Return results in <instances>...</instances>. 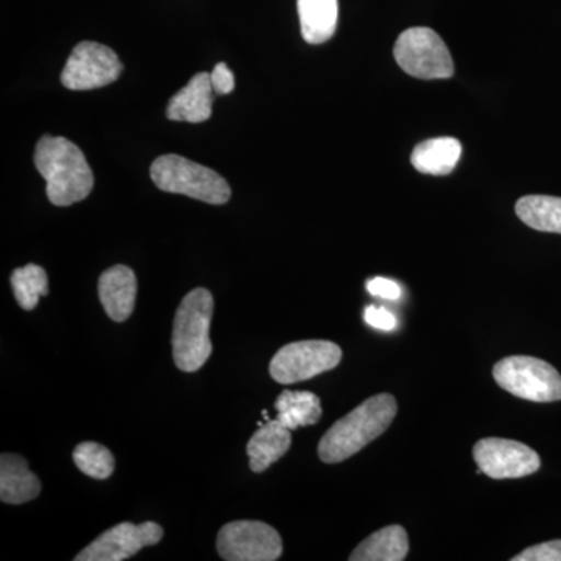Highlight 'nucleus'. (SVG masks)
<instances>
[{"instance_id": "nucleus-23", "label": "nucleus", "mask_w": 561, "mask_h": 561, "mask_svg": "<svg viewBox=\"0 0 561 561\" xmlns=\"http://www.w3.org/2000/svg\"><path fill=\"white\" fill-rule=\"evenodd\" d=\"M512 561H561V540L531 546L519 556L513 557Z\"/></svg>"}, {"instance_id": "nucleus-11", "label": "nucleus", "mask_w": 561, "mask_h": 561, "mask_svg": "<svg viewBox=\"0 0 561 561\" xmlns=\"http://www.w3.org/2000/svg\"><path fill=\"white\" fill-rule=\"evenodd\" d=\"M164 530L158 523H121L103 531L76 557V561H122L131 559L140 549L158 545Z\"/></svg>"}, {"instance_id": "nucleus-13", "label": "nucleus", "mask_w": 561, "mask_h": 561, "mask_svg": "<svg viewBox=\"0 0 561 561\" xmlns=\"http://www.w3.org/2000/svg\"><path fill=\"white\" fill-rule=\"evenodd\" d=\"M214 90L210 73L201 72L192 77L187 87L176 92L168 106V117L175 122L201 124L213 114Z\"/></svg>"}, {"instance_id": "nucleus-2", "label": "nucleus", "mask_w": 561, "mask_h": 561, "mask_svg": "<svg viewBox=\"0 0 561 561\" xmlns=\"http://www.w3.org/2000/svg\"><path fill=\"white\" fill-rule=\"evenodd\" d=\"M397 412V400L390 393H379L362 402L323 435L319 443L321 461L341 463L362 451L389 430Z\"/></svg>"}, {"instance_id": "nucleus-4", "label": "nucleus", "mask_w": 561, "mask_h": 561, "mask_svg": "<svg viewBox=\"0 0 561 561\" xmlns=\"http://www.w3.org/2000/svg\"><path fill=\"white\" fill-rule=\"evenodd\" d=\"M150 175L153 183L169 194L187 195L209 205H225L231 198L230 184L224 176L179 154L157 158Z\"/></svg>"}, {"instance_id": "nucleus-15", "label": "nucleus", "mask_w": 561, "mask_h": 561, "mask_svg": "<svg viewBox=\"0 0 561 561\" xmlns=\"http://www.w3.org/2000/svg\"><path fill=\"white\" fill-rule=\"evenodd\" d=\"M290 430L280 424L279 420H268L260 426V431L250 438L247 454L250 457L251 471L262 472L271 468L280 457L289 451L291 445Z\"/></svg>"}, {"instance_id": "nucleus-24", "label": "nucleus", "mask_w": 561, "mask_h": 561, "mask_svg": "<svg viewBox=\"0 0 561 561\" xmlns=\"http://www.w3.org/2000/svg\"><path fill=\"white\" fill-rule=\"evenodd\" d=\"M210 84H213L214 94H230L234 90V73L225 62H219L210 72Z\"/></svg>"}, {"instance_id": "nucleus-14", "label": "nucleus", "mask_w": 561, "mask_h": 561, "mask_svg": "<svg viewBox=\"0 0 561 561\" xmlns=\"http://www.w3.org/2000/svg\"><path fill=\"white\" fill-rule=\"evenodd\" d=\"M41 481L27 460L16 454L0 457V500L5 504H25L38 497Z\"/></svg>"}, {"instance_id": "nucleus-20", "label": "nucleus", "mask_w": 561, "mask_h": 561, "mask_svg": "<svg viewBox=\"0 0 561 561\" xmlns=\"http://www.w3.org/2000/svg\"><path fill=\"white\" fill-rule=\"evenodd\" d=\"M519 219L537 231L561 234V198L548 195H527L516 203Z\"/></svg>"}, {"instance_id": "nucleus-9", "label": "nucleus", "mask_w": 561, "mask_h": 561, "mask_svg": "<svg viewBox=\"0 0 561 561\" xmlns=\"http://www.w3.org/2000/svg\"><path fill=\"white\" fill-rule=\"evenodd\" d=\"M122 73V62L113 49L83 41L70 54L61 73L62 87L70 91H90L108 87Z\"/></svg>"}, {"instance_id": "nucleus-22", "label": "nucleus", "mask_w": 561, "mask_h": 561, "mask_svg": "<svg viewBox=\"0 0 561 561\" xmlns=\"http://www.w3.org/2000/svg\"><path fill=\"white\" fill-rule=\"evenodd\" d=\"M72 457L77 468L83 474L90 476L92 479H99V481L108 479L113 474L114 467H116L113 453L94 442L80 443L73 449Z\"/></svg>"}, {"instance_id": "nucleus-8", "label": "nucleus", "mask_w": 561, "mask_h": 561, "mask_svg": "<svg viewBox=\"0 0 561 561\" xmlns=\"http://www.w3.org/2000/svg\"><path fill=\"white\" fill-rule=\"evenodd\" d=\"M217 551L228 561H275L283 556V540L268 524L232 522L217 535Z\"/></svg>"}, {"instance_id": "nucleus-25", "label": "nucleus", "mask_w": 561, "mask_h": 561, "mask_svg": "<svg viewBox=\"0 0 561 561\" xmlns=\"http://www.w3.org/2000/svg\"><path fill=\"white\" fill-rule=\"evenodd\" d=\"M365 321L376 330L391 331L397 328V319L393 313L383 308H376V306H368L364 312Z\"/></svg>"}, {"instance_id": "nucleus-19", "label": "nucleus", "mask_w": 561, "mask_h": 561, "mask_svg": "<svg viewBox=\"0 0 561 561\" xmlns=\"http://www.w3.org/2000/svg\"><path fill=\"white\" fill-rule=\"evenodd\" d=\"M275 409L278 411L276 420L290 431L313 426L323 413L320 398L312 391H283L275 402Z\"/></svg>"}, {"instance_id": "nucleus-10", "label": "nucleus", "mask_w": 561, "mask_h": 561, "mask_svg": "<svg viewBox=\"0 0 561 561\" xmlns=\"http://www.w3.org/2000/svg\"><path fill=\"white\" fill-rule=\"evenodd\" d=\"M476 463L491 479H519L540 470V456L524 443L507 438H483L472 449Z\"/></svg>"}, {"instance_id": "nucleus-17", "label": "nucleus", "mask_w": 561, "mask_h": 561, "mask_svg": "<svg viewBox=\"0 0 561 561\" xmlns=\"http://www.w3.org/2000/svg\"><path fill=\"white\" fill-rule=\"evenodd\" d=\"M461 146L454 138L427 139L419 144L412 153V164L426 175L445 176L456 169L460 160Z\"/></svg>"}, {"instance_id": "nucleus-7", "label": "nucleus", "mask_w": 561, "mask_h": 561, "mask_svg": "<svg viewBox=\"0 0 561 561\" xmlns=\"http://www.w3.org/2000/svg\"><path fill=\"white\" fill-rule=\"evenodd\" d=\"M342 360L341 346L328 341H301L283 346L273 356L271 375L278 383L309 381L334 370Z\"/></svg>"}, {"instance_id": "nucleus-18", "label": "nucleus", "mask_w": 561, "mask_h": 561, "mask_svg": "<svg viewBox=\"0 0 561 561\" xmlns=\"http://www.w3.org/2000/svg\"><path fill=\"white\" fill-rule=\"evenodd\" d=\"M301 35L309 44L327 43L337 27V0H298Z\"/></svg>"}, {"instance_id": "nucleus-12", "label": "nucleus", "mask_w": 561, "mask_h": 561, "mask_svg": "<svg viewBox=\"0 0 561 561\" xmlns=\"http://www.w3.org/2000/svg\"><path fill=\"white\" fill-rule=\"evenodd\" d=\"M138 279L127 265H114L99 279V298L111 320L122 323L135 311Z\"/></svg>"}, {"instance_id": "nucleus-26", "label": "nucleus", "mask_w": 561, "mask_h": 561, "mask_svg": "<svg viewBox=\"0 0 561 561\" xmlns=\"http://www.w3.org/2000/svg\"><path fill=\"white\" fill-rule=\"evenodd\" d=\"M367 290L375 297L386 298V300H398L401 297L400 284L387 278H373L367 283Z\"/></svg>"}, {"instance_id": "nucleus-16", "label": "nucleus", "mask_w": 561, "mask_h": 561, "mask_svg": "<svg viewBox=\"0 0 561 561\" xmlns=\"http://www.w3.org/2000/svg\"><path fill=\"white\" fill-rule=\"evenodd\" d=\"M408 531L401 526H389L375 531L360 542L350 556L351 561H402L408 559Z\"/></svg>"}, {"instance_id": "nucleus-6", "label": "nucleus", "mask_w": 561, "mask_h": 561, "mask_svg": "<svg viewBox=\"0 0 561 561\" xmlns=\"http://www.w3.org/2000/svg\"><path fill=\"white\" fill-rule=\"evenodd\" d=\"M393 55L400 68L416 79L440 80L454 76L451 54L432 28L412 27L402 32Z\"/></svg>"}, {"instance_id": "nucleus-5", "label": "nucleus", "mask_w": 561, "mask_h": 561, "mask_svg": "<svg viewBox=\"0 0 561 561\" xmlns=\"http://www.w3.org/2000/svg\"><path fill=\"white\" fill-rule=\"evenodd\" d=\"M493 376L497 386L513 397L534 402L561 400L560 373L537 357H505L494 365Z\"/></svg>"}, {"instance_id": "nucleus-3", "label": "nucleus", "mask_w": 561, "mask_h": 561, "mask_svg": "<svg viewBox=\"0 0 561 561\" xmlns=\"http://www.w3.org/2000/svg\"><path fill=\"white\" fill-rule=\"evenodd\" d=\"M214 298L209 290H191L180 302L172 332L173 360L181 371L201 370L213 353L209 339Z\"/></svg>"}, {"instance_id": "nucleus-1", "label": "nucleus", "mask_w": 561, "mask_h": 561, "mask_svg": "<svg viewBox=\"0 0 561 561\" xmlns=\"http://www.w3.org/2000/svg\"><path fill=\"white\" fill-rule=\"evenodd\" d=\"M35 165L47 183V198L55 206L84 201L94 187V175L83 151L60 136H43L36 144Z\"/></svg>"}, {"instance_id": "nucleus-21", "label": "nucleus", "mask_w": 561, "mask_h": 561, "mask_svg": "<svg viewBox=\"0 0 561 561\" xmlns=\"http://www.w3.org/2000/svg\"><path fill=\"white\" fill-rule=\"evenodd\" d=\"M11 287L21 308L33 311L38 306L39 298L49 294V279L43 267L28 264L11 273Z\"/></svg>"}]
</instances>
